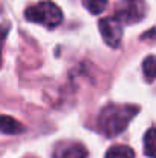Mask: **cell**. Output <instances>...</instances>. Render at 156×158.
<instances>
[{
    "instance_id": "8992f818",
    "label": "cell",
    "mask_w": 156,
    "mask_h": 158,
    "mask_svg": "<svg viewBox=\"0 0 156 158\" xmlns=\"http://www.w3.org/2000/svg\"><path fill=\"white\" fill-rule=\"evenodd\" d=\"M26 127L9 115H0V132L6 135H18L23 134Z\"/></svg>"
},
{
    "instance_id": "5b68a950",
    "label": "cell",
    "mask_w": 156,
    "mask_h": 158,
    "mask_svg": "<svg viewBox=\"0 0 156 158\" xmlns=\"http://www.w3.org/2000/svg\"><path fill=\"white\" fill-rule=\"evenodd\" d=\"M54 158H87V149L80 143L61 144L55 149Z\"/></svg>"
},
{
    "instance_id": "3957f363",
    "label": "cell",
    "mask_w": 156,
    "mask_h": 158,
    "mask_svg": "<svg viewBox=\"0 0 156 158\" xmlns=\"http://www.w3.org/2000/svg\"><path fill=\"white\" fill-rule=\"evenodd\" d=\"M147 14L146 0H121L115 14L122 23H138Z\"/></svg>"
},
{
    "instance_id": "8fae6325",
    "label": "cell",
    "mask_w": 156,
    "mask_h": 158,
    "mask_svg": "<svg viewBox=\"0 0 156 158\" xmlns=\"http://www.w3.org/2000/svg\"><path fill=\"white\" fill-rule=\"evenodd\" d=\"M6 35H8V28L0 26V66H2V48H3V43H5Z\"/></svg>"
},
{
    "instance_id": "ba28073f",
    "label": "cell",
    "mask_w": 156,
    "mask_h": 158,
    "mask_svg": "<svg viewBox=\"0 0 156 158\" xmlns=\"http://www.w3.org/2000/svg\"><path fill=\"white\" fill-rule=\"evenodd\" d=\"M144 154L149 158L156 157V132L155 127H150L144 135Z\"/></svg>"
},
{
    "instance_id": "6da1fadb",
    "label": "cell",
    "mask_w": 156,
    "mask_h": 158,
    "mask_svg": "<svg viewBox=\"0 0 156 158\" xmlns=\"http://www.w3.org/2000/svg\"><path fill=\"white\" fill-rule=\"evenodd\" d=\"M139 112V107L135 105H109L98 115V129L104 137L113 138L122 134L135 115Z\"/></svg>"
},
{
    "instance_id": "52a82bcc",
    "label": "cell",
    "mask_w": 156,
    "mask_h": 158,
    "mask_svg": "<svg viewBox=\"0 0 156 158\" xmlns=\"http://www.w3.org/2000/svg\"><path fill=\"white\" fill-rule=\"evenodd\" d=\"M106 158H135V151L130 146L116 144L106 152Z\"/></svg>"
},
{
    "instance_id": "30bf717a",
    "label": "cell",
    "mask_w": 156,
    "mask_h": 158,
    "mask_svg": "<svg viewBox=\"0 0 156 158\" xmlns=\"http://www.w3.org/2000/svg\"><path fill=\"white\" fill-rule=\"evenodd\" d=\"M107 3L109 0H83V5L90 14H101L107 8Z\"/></svg>"
},
{
    "instance_id": "7a4b0ae2",
    "label": "cell",
    "mask_w": 156,
    "mask_h": 158,
    "mask_svg": "<svg viewBox=\"0 0 156 158\" xmlns=\"http://www.w3.org/2000/svg\"><path fill=\"white\" fill-rule=\"evenodd\" d=\"M25 17H26V20L43 25L49 29L57 28L63 22L61 9L51 0H43V2H38V3L29 6L25 11Z\"/></svg>"
},
{
    "instance_id": "277c9868",
    "label": "cell",
    "mask_w": 156,
    "mask_h": 158,
    "mask_svg": "<svg viewBox=\"0 0 156 158\" xmlns=\"http://www.w3.org/2000/svg\"><path fill=\"white\" fill-rule=\"evenodd\" d=\"M98 28H100L103 40L110 48H118L121 45V40H122V22L116 15L101 19L100 23H98Z\"/></svg>"
},
{
    "instance_id": "9c48e42d",
    "label": "cell",
    "mask_w": 156,
    "mask_h": 158,
    "mask_svg": "<svg viewBox=\"0 0 156 158\" xmlns=\"http://www.w3.org/2000/svg\"><path fill=\"white\" fill-rule=\"evenodd\" d=\"M142 71L144 75L147 78L149 83H153L155 80V74H156V58L155 55H149L144 61H142Z\"/></svg>"
}]
</instances>
